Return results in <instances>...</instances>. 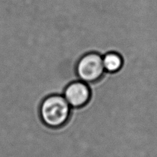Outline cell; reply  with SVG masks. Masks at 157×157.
<instances>
[{"mask_svg":"<svg viewBox=\"0 0 157 157\" xmlns=\"http://www.w3.org/2000/svg\"><path fill=\"white\" fill-rule=\"evenodd\" d=\"M103 64L105 71L109 72H115L120 70L122 66L123 60L118 53L110 52L103 57Z\"/></svg>","mask_w":157,"mask_h":157,"instance_id":"4","label":"cell"},{"mask_svg":"<svg viewBox=\"0 0 157 157\" xmlns=\"http://www.w3.org/2000/svg\"><path fill=\"white\" fill-rule=\"evenodd\" d=\"M90 97V91L88 86L83 82L70 83L64 90V97L70 106L80 107L88 101Z\"/></svg>","mask_w":157,"mask_h":157,"instance_id":"3","label":"cell"},{"mask_svg":"<svg viewBox=\"0 0 157 157\" xmlns=\"http://www.w3.org/2000/svg\"><path fill=\"white\" fill-rule=\"evenodd\" d=\"M70 105L63 96L51 94L44 99L40 107L42 122L51 128L62 126L69 119Z\"/></svg>","mask_w":157,"mask_h":157,"instance_id":"1","label":"cell"},{"mask_svg":"<svg viewBox=\"0 0 157 157\" xmlns=\"http://www.w3.org/2000/svg\"><path fill=\"white\" fill-rule=\"evenodd\" d=\"M105 71L103 57L96 52L86 55L80 59L77 66V72L81 80L93 82L102 76Z\"/></svg>","mask_w":157,"mask_h":157,"instance_id":"2","label":"cell"}]
</instances>
